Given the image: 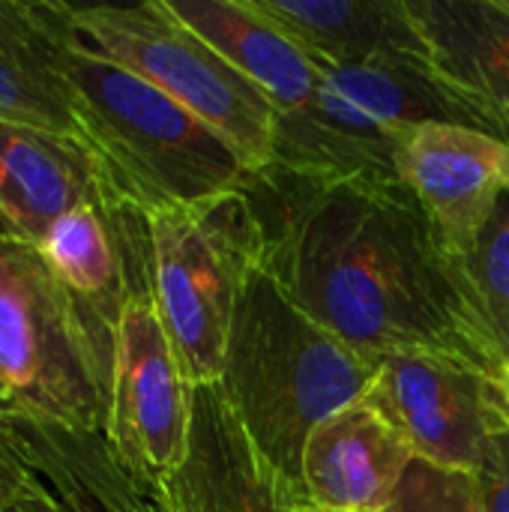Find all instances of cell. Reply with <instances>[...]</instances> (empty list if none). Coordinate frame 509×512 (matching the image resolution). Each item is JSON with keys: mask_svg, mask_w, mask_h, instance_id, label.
I'll list each match as a JSON object with an SVG mask.
<instances>
[{"mask_svg": "<svg viewBox=\"0 0 509 512\" xmlns=\"http://www.w3.org/2000/svg\"><path fill=\"white\" fill-rule=\"evenodd\" d=\"M258 267L324 330L369 363L426 351L501 375L456 264L399 177H246Z\"/></svg>", "mask_w": 509, "mask_h": 512, "instance_id": "6da1fadb", "label": "cell"}, {"mask_svg": "<svg viewBox=\"0 0 509 512\" xmlns=\"http://www.w3.org/2000/svg\"><path fill=\"white\" fill-rule=\"evenodd\" d=\"M51 63L81 138L99 156L111 189L141 213L189 207L246 183L243 159L159 87L96 51L66 3L39 0Z\"/></svg>", "mask_w": 509, "mask_h": 512, "instance_id": "7a4b0ae2", "label": "cell"}, {"mask_svg": "<svg viewBox=\"0 0 509 512\" xmlns=\"http://www.w3.org/2000/svg\"><path fill=\"white\" fill-rule=\"evenodd\" d=\"M375 375V363L312 321L261 267L249 273L216 387L258 453L297 495L306 498L309 435L366 399Z\"/></svg>", "mask_w": 509, "mask_h": 512, "instance_id": "3957f363", "label": "cell"}, {"mask_svg": "<svg viewBox=\"0 0 509 512\" xmlns=\"http://www.w3.org/2000/svg\"><path fill=\"white\" fill-rule=\"evenodd\" d=\"M0 387L21 420L105 432L111 360L42 252L0 234Z\"/></svg>", "mask_w": 509, "mask_h": 512, "instance_id": "277c9868", "label": "cell"}, {"mask_svg": "<svg viewBox=\"0 0 509 512\" xmlns=\"http://www.w3.org/2000/svg\"><path fill=\"white\" fill-rule=\"evenodd\" d=\"M315 63L321 66L315 96L276 117L270 159L276 168L330 177H399L396 159L420 126H474L426 69L318 57Z\"/></svg>", "mask_w": 509, "mask_h": 512, "instance_id": "5b68a950", "label": "cell"}, {"mask_svg": "<svg viewBox=\"0 0 509 512\" xmlns=\"http://www.w3.org/2000/svg\"><path fill=\"white\" fill-rule=\"evenodd\" d=\"M150 285L159 318L189 387L216 384L234 309L258 267V225L240 189L219 198L144 213Z\"/></svg>", "mask_w": 509, "mask_h": 512, "instance_id": "8992f818", "label": "cell"}, {"mask_svg": "<svg viewBox=\"0 0 509 512\" xmlns=\"http://www.w3.org/2000/svg\"><path fill=\"white\" fill-rule=\"evenodd\" d=\"M66 12L96 51L159 87L225 138L249 174L270 165L279 111L210 42L186 27L165 0L135 6L66 3Z\"/></svg>", "mask_w": 509, "mask_h": 512, "instance_id": "52a82bcc", "label": "cell"}, {"mask_svg": "<svg viewBox=\"0 0 509 512\" xmlns=\"http://www.w3.org/2000/svg\"><path fill=\"white\" fill-rule=\"evenodd\" d=\"M189 390L156 309L147 258L120 312L102 432L129 474L165 483L180 468L189 441Z\"/></svg>", "mask_w": 509, "mask_h": 512, "instance_id": "ba28073f", "label": "cell"}, {"mask_svg": "<svg viewBox=\"0 0 509 512\" xmlns=\"http://www.w3.org/2000/svg\"><path fill=\"white\" fill-rule=\"evenodd\" d=\"M375 366L369 399L399 429L414 459L477 474L492 432L507 426L498 378L426 351L384 354Z\"/></svg>", "mask_w": 509, "mask_h": 512, "instance_id": "9c48e42d", "label": "cell"}, {"mask_svg": "<svg viewBox=\"0 0 509 512\" xmlns=\"http://www.w3.org/2000/svg\"><path fill=\"white\" fill-rule=\"evenodd\" d=\"M399 180L450 258L468 255L509 192V144L462 123H426L396 159Z\"/></svg>", "mask_w": 509, "mask_h": 512, "instance_id": "30bf717a", "label": "cell"}, {"mask_svg": "<svg viewBox=\"0 0 509 512\" xmlns=\"http://www.w3.org/2000/svg\"><path fill=\"white\" fill-rule=\"evenodd\" d=\"M189 441L180 468L162 483L177 512H306L258 453L216 384L189 390Z\"/></svg>", "mask_w": 509, "mask_h": 512, "instance_id": "8fae6325", "label": "cell"}, {"mask_svg": "<svg viewBox=\"0 0 509 512\" xmlns=\"http://www.w3.org/2000/svg\"><path fill=\"white\" fill-rule=\"evenodd\" d=\"M429 72L477 129L509 144V12L498 0H408Z\"/></svg>", "mask_w": 509, "mask_h": 512, "instance_id": "7c38bea8", "label": "cell"}, {"mask_svg": "<svg viewBox=\"0 0 509 512\" xmlns=\"http://www.w3.org/2000/svg\"><path fill=\"white\" fill-rule=\"evenodd\" d=\"M414 450L366 396L324 420L303 450V492L315 510L387 512Z\"/></svg>", "mask_w": 509, "mask_h": 512, "instance_id": "4fadbf2b", "label": "cell"}, {"mask_svg": "<svg viewBox=\"0 0 509 512\" xmlns=\"http://www.w3.org/2000/svg\"><path fill=\"white\" fill-rule=\"evenodd\" d=\"M108 192L111 180L87 141L0 120V216L9 234L39 246L57 219Z\"/></svg>", "mask_w": 509, "mask_h": 512, "instance_id": "5bb4252c", "label": "cell"}, {"mask_svg": "<svg viewBox=\"0 0 509 512\" xmlns=\"http://www.w3.org/2000/svg\"><path fill=\"white\" fill-rule=\"evenodd\" d=\"M12 435L48 486V501L21 512H177L162 483L129 474L102 432L15 420Z\"/></svg>", "mask_w": 509, "mask_h": 512, "instance_id": "9a60e30c", "label": "cell"}, {"mask_svg": "<svg viewBox=\"0 0 509 512\" xmlns=\"http://www.w3.org/2000/svg\"><path fill=\"white\" fill-rule=\"evenodd\" d=\"M168 9L243 72L279 114L303 108L318 84L315 57L255 0H165Z\"/></svg>", "mask_w": 509, "mask_h": 512, "instance_id": "2e32d148", "label": "cell"}, {"mask_svg": "<svg viewBox=\"0 0 509 512\" xmlns=\"http://www.w3.org/2000/svg\"><path fill=\"white\" fill-rule=\"evenodd\" d=\"M312 57L405 63L429 72V42L408 0H255Z\"/></svg>", "mask_w": 509, "mask_h": 512, "instance_id": "e0dca14e", "label": "cell"}, {"mask_svg": "<svg viewBox=\"0 0 509 512\" xmlns=\"http://www.w3.org/2000/svg\"><path fill=\"white\" fill-rule=\"evenodd\" d=\"M0 120L81 138L51 63L39 3L0 0Z\"/></svg>", "mask_w": 509, "mask_h": 512, "instance_id": "ac0fdd59", "label": "cell"}, {"mask_svg": "<svg viewBox=\"0 0 509 512\" xmlns=\"http://www.w3.org/2000/svg\"><path fill=\"white\" fill-rule=\"evenodd\" d=\"M474 321L504 369L509 360V192L498 201L477 246L453 258Z\"/></svg>", "mask_w": 509, "mask_h": 512, "instance_id": "d6986e66", "label": "cell"}, {"mask_svg": "<svg viewBox=\"0 0 509 512\" xmlns=\"http://www.w3.org/2000/svg\"><path fill=\"white\" fill-rule=\"evenodd\" d=\"M387 512H486L474 474L414 459Z\"/></svg>", "mask_w": 509, "mask_h": 512, "instance_id": "ffe728a7", "label": "cell"}, {"mask_svg": "<svg viewBox=\"0 0 509 512\" xmlns=\"http://www.w3.org/2000/svg\"><path fill=\"white\" fill-rule=\"evenodd\" d=\"M48 501V486L21 453L12 426L0 429V512L27 510Z\"/></svg>", "mask_w": 509, "mask_h": 512, "instance_id": "44dd1931", "label": "cell"}, {"mask_svg": "<svg viewBox=\"0 0 509 512\" xmlns=\"http://www.w3.org/2000/svg\"><path fill=\"white\" fill-rule=\"evenodd\" d=\"M474 477L486 512H509V426H498L492 432L483 465Z\"/></svg>", "mask_w": 509, "mask_h": 512, "instance_id": "7402d4cb", "label": "cell"}, {"mask_svg": "<svg viewBox=\"0 0 509 512\" xmlns=\"http://www.w3.org/2000/svg\"><path fill=\"white\" fill-rule=\"evenodd\" d=\"M15 420H18V411H15V405L9 402V396L0 387V429H9Z\"/></svg>", "mask_w": 509, "mask_h": 512, "instance_id": "603a6c76", "label": "cell"}, {"mask_svg": "<svg viewBox=\"0 0 509 512\" xmlns=\"http://www.w3.org/2000/svg\"><path fill=\"white\" fill-rule=\"evenodd\" d=\"M498 390H501V402H504V420L509 426V360L504 363L501 375H498Z\"/></svg>", "mask_w": 509, "mask_h": 512, "instance_id": "cb8c5ba5", "label": "cell"}, {"mask_svg": "<svg viewBox=\"0 0 509 512\" xmlns=\"http://www.w3.org/2000/svg\"><path fill=\"white\" fill-rule=\"evenodd\" d=\"M0 234H9V228H6V222H3V216H0Z\"/></svg>", "mask_w": 509, "mask_h": 512, "instance_id": "d4e9b609", "label": "cell"}, {"mask_svg": "<svg viewBox=\"0 0 509 512\" xmlns=\"http://www.w3.org/2000/svg\"><path fill=\"white\" fill-rule=\"evenodd\" d=\"M498 3H501V6H504V9L509 12V0H498Z\"/></svg>", "mask_w": 509, "mask_h": 512, "instance_id": "484cf974", "label": "cell"}, {"mask_svg": "<svg viewBox=\"0 0 509 512\" xmlns=\"http://www.w3.org/2000/svg\"><path fill=\"white\" fill-rule=\"evenodd\" d=\"M306 512H330V510H315V507H309V510Z\"/></svg>", "mask_w": 509, "mask_h": 512, "instance_id": "4316f807", "label": "cell"}, {"mask_svg": "<svg viewBox=\"0 0 509 512\" xmlns=\"http://www.w3.org/2000/svg\"><path fill=\"white\" fill-rule=\"evenodd\" d=\"M9 512H21V510H9Z\"/></svg>", "mask_w": 509, "mask_h": 512, "instance_id": "83f0119b", "label": "cell"}]
</instances>
